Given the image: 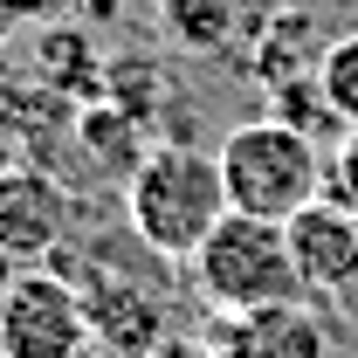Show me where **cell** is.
Masks as SVG:
<instances>
[{"mask_svg":"<svg viewBox=\"0 0 358 358\" xmlns=\"http://www.w3.org/2000/svg\"><path fill=\"white\" fill-rule=\"evenodd\" d=\"M227 179L214 152H193V145H152L138 159V173L124 179V227L152 255L166 262H193L200 241L227 221Z\"/></svg>","mask_w":358,"mask_h":358,"instance_id":"obj_1","label":"cell"},{"mask_svg":"<svg viewBox=\"0 0 358 358\" xmlns=\"http://www.w3.org/2000/svg\"><path fill=\"white\" fill-rule=\"evenodd\" d=\"M200 303L214 317H241V310H268V303H303V275L289 255V227L282 221H255V214H227L200 255L186 262Z\"/></svg>","mask_w":358,"mask_h":358,"instance_id":"obj_2","label":"cell"},{"mask_svg":"<svg viewBox=\"0 0 358 358\" xmlns=\"http://www.w3.org/2000/svg\"><path fill=\"white\" fill-rule=\"evenodd\" d=\"M214 159H221V179H227V207L255 214V221H289L324 193V145L289 131L282 117L234 124Z\"/></svg>","mask_w":358,"mask_h":358,"instance_id":"obj_3","label":"cell"},{"mask_svg":"<svg viewBox=\"0 0 358 358\" xmlns=\"http://www.w3.org/2000/svg\"><path fill=\"white\" fill-rule=\"evenodd\" d=\"M83 345V289L62 268H14L0 282V358H76Z\"/></svg>","mask_w":358,"mask_h":358,"instance_id":"obj_4","label":"cell"},{"mask_svg":"<svg viewBox=\"0 0 358 358\" xmlns=\"http://www.w3.org/2000/svg\"><path fill=\"white\" fill-rule=\"evenodd\" d=\"M76 227V193L42 166H0V255L14 268H48Z\"/></svg>","mask_w":358,"mask_h":358,"instance_id":"obj_5","label":"cell"},{"mask_svg":"<svg viewBox=\"0 0 358 358\" xmlns=\"http://www.w3.org/2000/svg\"><path fill=\"white\" fill-rule=\"evenodd\" d=\"M289 255H296V275L310 296H338L358 282V214L338 207L331 193H317L303 214H289Z\"/></svg>","mask_w":358,"mask_h":358,"instance_id":"obj_6","label":"cell"},{"mask_svg":"<svg viewBox=\"0 0 358 358\" xmlns=\"http://www.w3.org/2000/svg\"><path fill=\"white\" fill-rule=\"evenodd\" d=\"M221 358H331V324L310 303H268V310L214 317Z\"/></svg>","mask_w":358,"mask_h":358,"instance_id":"obj_7","label":"cell"},{"mask_svg":"<svg viewBox=\"0 0 358 358\" xmlns=\"http://www.w3.org/2000/svg\"><path fill=\"white\" fill-rule=\"evenodd\" d=\"M76 289H83V317H90V338H103V345H117V352L145 358L152 345H166L173 331H166V310H159V296L152 289H138L131 275H103V268H83V275H69Z\"/></svg>","mask_w":358,"mask_h":358,"instance_id":"obj_8","label":"cell"},{"mask_svg":"<svg viewBox=\"0 0 358 358\" xmlns=\"http://www.w3.org/2000/svg\"><path fill=\"white\" fill-rule=\"evenodd\" d=\"M35 69H42V83L62 90L69 103L103 83V69L90 62V35H76V28H48V35H42V62H35Z\"/></svg>","mask_w":358,"mask_h":358,"instance_id":"obj_9","label":"cell"},{"mask_svg":"<svg viewBox=\"0 0 358 358\" xmlns=\"http://www.w3.org/2000/svg\"><path fill=\"white\" fill-rule=\"evenodd\" d=\"M268 117H282L289 131H303V138L345 131V117L331 110V96H324V83H317V76H296V83H275V90H268Z\"/></svg>","mask_w":358,"mask_h":358,"instance_id":"obj_10","label":"cell"},{"mask_svg":"<svg viewBox=\"0 0 358 358\" xmlns=\"http://www.w3.org/2000/svg\"><path fill=\"white\" fill-rule=\"evenodd\" d=\"M317 83L331 96V110L345 117V131L358 124V35H338V42L317 55Z\"/></svg>","mask_w":358,"mask_h":358,"instance_id":"obj_11","label":"cell"},{"mask_svg":"<svg viewBox=\"0 0 358 358\" xmlns=\"http://www.w3.org/2000/svg\"><path fill=\"white\" fill-rule=\"evenodd\" d=\"M324 193H331L338 207H352V214H358V124H352V131H338V145L324 152Z\"/></svg>","mask_w":358,"mask_h":358,"instance_id":"obj_12","label":"cell"},{"mask_svg":"<svg viewBox=\"0 0 358 358\" xmlns=\"http://www.w3.org/2000/svg\"><path fill=\"white\" fill-rule=\"evenodd\" d=\"M76 0H0V21H55V14H69Z\"/></svg>","mask_w":358,"mask_h":358,"instance_id":"obj_13","label":"cell"},{"mask_svg":"<svg viewBox=\"0 0 358 358\" xmlns=\"http://www.w3.org/2000/svg\"><path fill=\"white\" fill-rule=\"evenodd\" d=\"M145 358H221V352H214V338H166V345H152Z\"/></svg>","mask_w":358,"mask_h":358,"instance_id":"obj_14","label":"cell"},{"mask_svg":"<svg viewBox=\"0 0 358 358\" xmlns=\"http://www.w3.org/2000/svg\"><path fill=\"white\" fill-rule=\"evenodd\" d=\"M76 358H131V352H117V345H103V338H90V345H83Z\"/></svg>","mask_w":358,"mask_h":358,"instance_id":"obj_15","label":"cell"},{"mask_svg":"<svg viewBox=\"0 0 358 358\" xmlns=\"http://www.w3.org/2000/svg\"><path fill=\"white\" fill-rule=\"evenodd\" d=\"M7 28H14V21H0V76H7Z\"/></svg>","mask_w":358,"mask_h":358,"instance_id":"obj_16","label":"cell"}]
</instances>
